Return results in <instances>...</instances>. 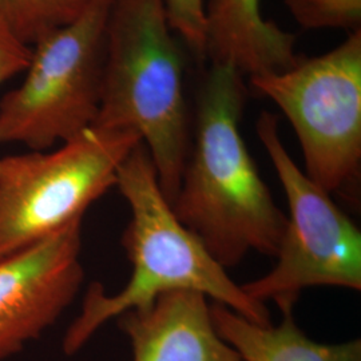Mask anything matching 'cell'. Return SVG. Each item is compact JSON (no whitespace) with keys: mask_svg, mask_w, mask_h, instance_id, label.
Returning a JSON list of instances; mask_svg holds the SVG:
<instances>
[{"mask_svg":"<svg viewBox=\"0 0 361 361\" xmlns=\"http://www.w3.org/2000/svg\"><path fill=\"white\" fill-rule=\"evenodd\" d=\"M116 186L131 212L122 237L133 267L131 276L114 295H107L98 283L90 285L79 316L66 334L67 355L82 348L109 320L128 310L145 308L157 297L174 290L202 293L252 323L271 324L267 305L247 296L198 237L177 219L159 188L154 164L143 142L121 164Z\"/></svg>","mask_w":361,"mask_h":361,"instance_id":"obj_2","label":"cell"},{"mask_svg":"<svg viewBox=\"0 0 361 361\" xmlns=\"http://www.w3.org/2000/svg\"><path fill=\"white\" fill-rule=\"evenodd\" d=\"M111 1L91 0L74 20L31 46L22 85L0 99V143L44 152L94 125Z\"/></svg>","mask_w":361,"mask_h":361,"instance_id":"obj_5","label":"cell"},{"mask_svg":"<svg viewBox=\"0 0 361 361\" xmlns=\"http://www.w3.org/2000/svg\"><path fill=\"white\" fill-rule=\"evenodd\" d=\"M134 361H244L216 332L207 297L174 290L116 317Z\"/></svg>","mask_w":361,"mask_h":361,"instance_id":"obj_9","label":"cell"},{"mask_svg":"<svg viewBox=\"0 0 361 361\" xmlns=\"http://www.w3.org/2000/svg\"><path fill=\"white\" fill-rule=\"evenodd\" d=\"M245 95L238 68L210 65L198 94L193 153L171 204L180 224L225 269L252 250L276 257L288 224L240 131Z\"/></svg>","mask_w":361,"mask_h":361,"instance_id":"obj_1","label":"cell"},{"mask_svg":"<svg viewBox=\"0 0 361 361\" xmlns=\"http://www.w3.org/2000/svg\"><path fill=\"white\" fill-rule=\"evenodd\" d=\"M82 219L0 259V360L59 319L83 284Z\"/></svg>","mask_w":361,"mask_h":361,"instance_id":"obj_8","label":"cell"},{"mask_svg":"<svg viewBox=\"0 0 361 361\" xmlns=\"http://www.w3.org/2000/svg\"><path fill=\"white\" fill-rule=\"evenodd\" d=\"M296 131L305 174L325 192L347 193L361 166V30L323 55L249 77Z\"/></svg>","mask_w":361,"mask_h":361,"instance_id":"obj_6","label":"cell"},{"mask_svg":"<svg viewBox=\"0 0 361 361\" xmlns=\"http://www.w3.org/2000/svg\"><path fill=\"white\" fill-rule=\"evenodd\" d=\"M256 131L284 188L290 214L274 268L241 288L256 301H273L284 314H292L310 286L360 290V231L331 194L297 166L281 141L277 116L261 113Z\"/></svg>","mask_w":361,"mask_h":361,"instance_id":"obj_7","label":"cell"},{"mask_svg":"<svg viewBox=\"0 0 361 361\" xmlns=\"http://www.w3.org/2000/svg\"><path fill=\"white\" fill-rule=\"evenodd\" d=\"M169 25L197 55H205V0H165Z\"/></svg>","mask_w":361,"mask_h":361,"instance_id":"obj_14","label":"cell"},{"mask_svg":"<svg viewBox=\"0 0 361 361\" xmlns=\"http://www.w3.org/2000/svg\"><path fill=\"white\" fill-rule=\"evenodd\" d=\"M95 128L135 131L171 205L189 158L183 66L165 0H113Z\"/></svg>","mask_w":361,"mask_h":361,"instance_id":"obj_3","label":"cell"},{"mask_svg":"<svg viewBox=\"0 0 361 361\" xmlns=\"http://www.w3.org/2000/svg\"><path fill=\"white\" fill-rule=\"evenodd\" d=\"M297 23L308 30L360 28L361 0H285Z\"/></svg>","mask_w":361,"mask_h":361,"instance_id":"obj_13","label":"cell"},{"mask_svg":"<svg viewBox=\"0 0 361 361\" xmlns=\"http://www.w3.org/2000/svg\"><path fill=\"white\" fill-rule=\"evenodd\" d=\"M91 0H0V31L27 46L74 20Z\"/></svg>","mask_w":361,"mask_h":361,"instance_id":"obj_12","label":"cell"},{"mask_svg":"<svg viewBox=\"0 0 361 361\" xmlns=\"http://www.w3.org/2000/svg\"><path fill=\"white\" fill-rule=\"evenodd\" d=\"M210 63H226L249 77L295 65L296 38L261 13V0H205Z\"/></svg>","mask_w":361,"mask_h":361,"instance_id":"obj_10","label":"cell"},{"mask_svg":"<svg viewBox=\"0 0 361 361\" xmlns=\"http://www.w3.org/2000/svg\"><path fill=\"white\" fill-rule=\"evenodd\" d=\"M131 130L91 126L56 150L0 158V259L62 231L116 183Z\"/></svg>","mask_w":361,"mask_h":361,"instance_id":"obj_4","label":"cell"},{"mask_svg":"<svg viewBox=\"0 0 361 361\" xmlns=\"http://www.w3.org/2000/svg\"><path fill=\"white\" fill-rule=\"evenodd\" d=\"M210 316L217 335L244 361H361L360 341L319 344L304 335L292 317L284 314L279 326L258 325L213 302Z\"/></svg>","mask_w":361,"mask_h":361,"instance_id":"obj_11","label":"cell"},{"mask_svg":"<svg viewBox=\"0 0 361 361\" xmlns=\"http://www.w3.org/2000/svg\"><path fill=\"white\" fill-rule=\"evenodd\" d=\"M31 47L0 31V83L23 73L30 63Z\"/></svg>","mask_w":361,"mask_h":361,"instance_id":"obj_15","label":"cell"}]
</instances>
